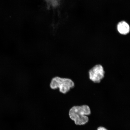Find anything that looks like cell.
Listing matches in <instances>:
<instances>
[{
	"label": "cell",
	"mask_w": 130,
	"mask_h": 130,
	"mask_svg": "<svg viewBox=\"0 0 130 130\" xmlns=\"http://www.w3.org/2000/svg\"><path fill=\"white\" fill-rule=\"evenodd\" d=\"M91 114L90 107L87 105L74 106L70 108L69 111V118L77 125H83L87 124L89 121L88 116Z\"/></svg>",
	"instance_id": "6da1fadb"
},
{
	"label": "cell",
	"mask_w": 130,
	"mask_h": 130,
	"mask_svg": "<svg viewBox=\"0 0 130 130\" xmlns=\"http://www.w3.org/2000/svg\"><path fill=\"white\" fill-rule=\"evenodd\" d=\"M75 85L74 81L70 78L56 76L51 79L49 86L52 90L58 89L60 93L65 94L74 88Z\"/></svg>",
	"instance_id": "7a4b0ae2"
},
{
	"label": "cell",
	"mask_w": 130,
	"mask_h": 130,
	"mask_svg": "<svg viewBox=\"0 0 130 130\" xmlns=\"http://www.w3.org/2000/svg\"><path fill=\"white\" fill-rule=\"evenodd\" d=\"M89 80L95 84L100 83L105 77V71L101 64H96L89 70Z\"/></svg>",
	"instance_id": "3957f363"
},
{
	"label": "cell",
	"mask_w": 130,
	"mask_h": 130,
	"mask_svg": "<svg viewBox=\"0 0 130 130\" xmlns=\"http://www.w3.org/2000/svg\"><path fill=\"white\" fill-rule=\"evenodd\" d=\"M117 29L120 34L122 35H126L129 33L130 27L127 22L125 21H122L118 24Z\"/></svg>",
	"instance_id": "277c9868"
},
{
	"label": "cell",
	"mask_w": 130,
	"mask_h": 130,
	"mask_svg": "<svg viewBox=\"0 0 130 130\" xmlns=\"http://www.w3.org/2000/svg\"><path fill=\"white\" fill-rule=\"evenodd\" d=\"M97 130H108L107 128L102 126H99L97 128Z\"/></svg>",
	"instance_id": "5b68a950"
}]
</instances>
